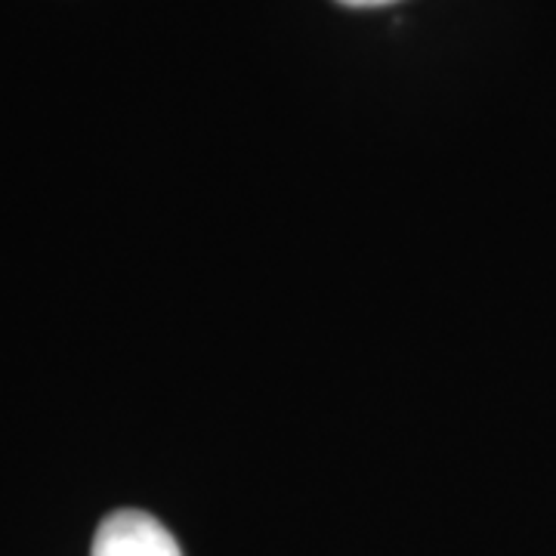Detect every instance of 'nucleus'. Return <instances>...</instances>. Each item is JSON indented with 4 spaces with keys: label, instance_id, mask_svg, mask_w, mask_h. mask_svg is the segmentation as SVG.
Here are the masks:
<instances>
[{
    "label": "nucleus",
    "instance_id": "f257e3e1",
    "mask_svg": "<svg viewBox=\"0 0 556 556\" xmlns=\"http://www.w3.org/2000/svg\"><path fill=\"white\" fill-rule=\"evenodd\" d=\"M93 556H182V551L155 517L142 510H118L100 522Z\"/></svg>",
    "mask_w": 556,
    "mask_h": 556
},
{
    "label": "nucleus",
    "instance_id": "f03ea898",
    "mask_svg": "<svg viewBox=\"0 0 556 556\" xmlns=\"http://www.w3.org/2000/svg\"><path fill=\"white\" fill-rule=\"evenodd\" d=\"M346 7H387V3H396V0H340Z\"/></svg>",
    "mask_w": 556,
    "mask_h": 556
}]
</instances>
